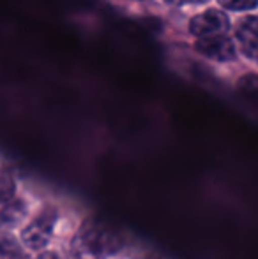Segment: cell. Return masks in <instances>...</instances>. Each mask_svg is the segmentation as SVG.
<instances>
[{
  "label": "cell",
  "instance_id": "obj_7",
  "mask_svg": "<svg viewBox=\"0 0 258 259\" xmlns=\"http://www.w3.org/2000/svg\"><path fill=\"white\" fill-rule=\"evenodd\" d=\"M16 194V182L9 169H0V203L13 201Z\"/></svg>",
  "mask_w": 258,
  "mask_h": 259
},
{
  "label": "cell",
  "instance_id": "obj_5",
  "mask_svg": "<svg viewBox=\"0 0 258 259\" xmlns=\"http://www.w3.org/2000/svg\"><path fill=\"white\" fill-rule=\"evenodd\" d=\"M237 42L242 53L258 60V16H248L237 27Z\"/></svg>",
  "mask_w": 258,
  "mask_h": 259
},
{
  "label": "cell",
  "instance_id": "obj_9",
  "mask_svg": "<svg viewBox=\"0 0 258 259\" xmlns=\"http://www.w3.org/2000/svg\"><path fill=\"white\" fill-rule=\"evenodd\" d=\"M219 6L230 11H248L258 6V0H219Z\"/></svg>",
  "mask_w": 258,
  "mask_h": 259
},
{
  "label": "cell",
  "instance_id": "obj_1",
  "mask_svg": "<svg viewBox=\"0 0 258 259\" xmlns=\"http://www.w3.org/2000/svg\"><path fill=\"white\" fill-rule=\"evenodd\" d=\"M124 245L117 229L103 219L90 217L82 222L72 238V254L76 259H108Z\"/></svg>",
  "mask_w": 258,
  "mask_h": 259
},
{
  "label": "cell",
  "instance_id": "obj_4",
  "mask_svg": "<svg viewBox=\"0 0 258 259\" xmlns=\"http://www.w3.org/2000/svg\"><path fill=\"white\" fill-rule=\"evenodd\" d=\"M195 46L203 57L210 58V60H216V62H228L235 57L234 41H232L227 34L196 39Z\"/></svg>",
  "mask_w": 258,
  "mask_h": 259
},
{
  "label": "cell",
  "instance_id": "obj_2",
  "mask_svg": "<svg viewBox=\"0 0 258 259\" xmlns=\"http://www.w3.org/2000/svg\"><path fill=\"white\" fill-rule=\"evenodd\" d=\"M57 222V210L53 206H46L27 228L21 233V242L27 249L41 250L43 247L48 245L52 240L53 228Z\"/></svg>",
  "mask_w": 258,
  "mask_h": 259
},
{
  "label": "cell",
  "instance_id": "obj_8",
  "mask_svg": "<svg viewBox=\"0 0 258 259\" xmlns=\"http://www.w3.org/2000/svg\"><path fill=\"white\" fill-rule=\"evenodd\" d=\"M21 247L13 236L0 233V259H21Z\"/></svg>",
  "mask_w": 258,
  "mask_h": 259
},
{
  "label": "cell",
  "instance_id": "obj_3",
  "mask_svg": "<svg viewBox=\"0 0 258 259\" xmlns=\"http://www.w3.org/2000/svg\"><path fill=\"white\" fill-rule=\"evenodd\" d=\"M230 27V20L223 11L207 9L205 13L196 14L190 21V32L195 37H212V35L227 34Z\"/></svg>",
  "mask_w": 258,
  "mask_h": 259
},
{
  "label": "cell",
  "instance_id": "obj_11",
  "mask_svg": "<svg viewBox=\"0 0 258 259\" xmlns=\"http://www.w3.org/2000/svg\"><path fill=\"white\" fill-rule=\"evenodd\" d=\"M35 259H59V256L53 254V252H43V254H39Z\"/></svg>",
  "mask_w": 258,
  "mask_h": 259
},
{
  "label": "cell",
  "instance_id": "obj_10",
  "mask_svg": "<svg viewBox=\"0 0 258 259\" xmlns=\"http://www.w3.org/2000/svg\"><path fill=\"white\" fill-rule=\"evenodd\" d=\"M168 4H175V6H188V4H203L207 0H165Z\"/></svg>",
  "mask_w": 258,
  "mask_h": 259
},
{
  "label": "cell",
  "instance_id": "obj_6",
  "mask_svg": "<svg viewBox=\"0 0 258 259\" xmlns=\"http://www.w3.org/2000/svg\"><path fill=\"white\" fill-rule=\"evenodd\" d=\"M25 211H27V206L21 199L0 203V228L16 226L25 217Z\"/></svg>",
  "mask_w": 258,
  "mask_h": 259
}]
</instances>
